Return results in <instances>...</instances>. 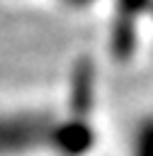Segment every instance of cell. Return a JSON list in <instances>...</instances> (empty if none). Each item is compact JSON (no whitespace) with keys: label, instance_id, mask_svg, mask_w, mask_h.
Here are the masks:
<instances>
[{"label":"cell","instance_id":"obj_1","mask_svg":"<svg viewBox=\"0 0 153 156\" xmlns=\"http://www.w3.org/2000/svg\"><path fill=\"white\" fill-rule=\"evenodd\" d=\"M126 156H153V112L131 122L126 134Z\"/></svg>","mask_w":153,"mask_h":156}]
</instances>
